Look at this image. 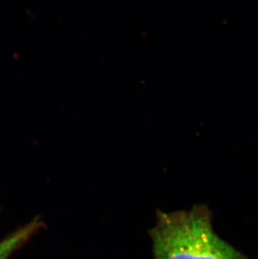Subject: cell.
Segmentation results:
<instances>
[{
    "mask_svg": "<svg viewBox=\"0 0 258 259\" xmlns=\"http://www.w3.org/2000/svg\"><path fill=\"white\" fill-rule=\"evenodd\" d=\"M150 236L155 259H241L214 232L209 210L203 206L158 213Z\"/></svg>",
    "mask_w": 258,
    "mask_h": 259,
    "instance_id": "cell-1",
    "label": "cell"
},
{
    "mask_svg": "<svg viewBox=\"0 0 258 259\" xmlns=\"http://www.w3.org/2000/svg\"><path fill=\"white\" fill-rule=\"evenodd\" d=\"M41 225L40 221H33L0 242V259H9L16 250L22 247L39 230Z\"/></svg>",
    "mask_w": 258,
    "mask_h": 259,
    "instance_id": "cell-2",
    "label": "cell"
}]
</instances>
